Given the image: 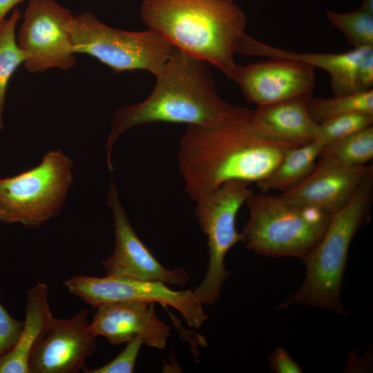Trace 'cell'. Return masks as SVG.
Listing matches in <instances>:
<instances>
[{
    "mask_svg": "<svg viewBox=\"0 0 373 373\" xmlns=\"http://www.w3.org/2000/svg\"><path fill=\"white\" fill-rule=\"evenodd\" d=\"M298 146L263 133L252 110L235 106L215 122L188 126L178 154L184 190L197 201L230 180L257 182Z\"/></svg>",
    "mask_w": 373,
    "mask_h": 373,
    "instance_id": "1",
    "label": "cell"
},
{
    "mask_svg": "<svg viewBox=\"0 0 373 373\" xmlns=\"http://www.w3.org/2000/svg\"><path fill=\"white\" fill-rule=\"evenodd\" d=\"M155 77L154 88L146 99L124 106L113 115L105 146L111 171L113 145L128 129L160 122L206 124L220 119L235 106L218 95L209 64L176 48Z\"/></svg>",
    "mask_w": 373,
    "mask_h": 373,
    "instance_id": "2",
    "label": "cell"
},
{
    "mask_svg": "<svg viewBox=\"0 0 373 373\" xmlns=\"http://www.w3.org/2000/svg\"><path fill=\"white\" fill-rule=\"evenodd\" d=\"M142 21L175 48L211 64L229 77L247 19L234 2L143 0Z\"/></svg>",
    "mask_w": 373,
    "mask_h": 373,
    "instance_id": "3",
    "label": "cell"
},
{
    "mask_svg": "<svg viewBox=\"0 0 373 373\" xmlns=\"http://www.w3.org/2000/svg\"><path fill=\"white\" fill-rule=\"evenodd\" d=\"M372 195L373 169L350 200L331 213L321 240L302 260L305 265L303 284L277 309L302 304L347 315L340 296L343 278L352 240L359 228L369 220Z\"/></svg>",
    "mask_w": 373,
    "mask_h": 373,
    "instance_id": "4",
    "label": "cell"
},
{
    "mask_svg": "<svg viewBox=\"0 0 373 373\" xmlns=\"http://www.w3.org/2000/svg\"><path fill=\"white\" fill-rule=\"evenodd\" d=\"M249 218L240 233L248 249L269 257L303 260L318 243L329 213L291 205L280 197L262 193L246 201Z\"/></svg>",
    "mask_w": 373,
    "mask_h": 373,
    "instance_id": "5",
    "label": "cell"
},
{
    "mask_svg": "<svg viewBox=\"0 0 373 373\" xmlns=\"http://www.w3.org/2000/svg\"><path fill=\"white\" fill-rule=\"evenodd\" d=\"M70 32L75 53L89 55L115 73L142 70L156 76L175 50L150 29L114 28L88 11L73 17Z\"/></svg>",
    "mask_w": 373,
    "mask_h": 373,
    "instance_id": "6",
    "label": "cell"
},
{
    "mask_svg": "<svg viewBox=\"0 0 373 373\" xmlns=\"http://www.w3.org/2000/svg\"><path fill=\"white\" fill-rule=\"evenodd\" d=\"M72 168L71 159L53 150L37 166L0 179V221L35 228L57 215L73 181Z\"/></svg>",
    "mask_w": 373,
    "mask_h": 373,
    "instance_id": "7",
    "label": "cell"
},
{
    "mask_svg": "<svg viewBox=\"0 0 373 373\" xmlns=\"http://www.w3.org/2000/svg\"><path fill=\"white\" fill-rule=\"evenodd\" d=\"M254 194L249 182L230 180L198 200L195 213L207 237L209 261L201 284L193 290L202 304L213 305L219 298L224 281L230 276L224 264L229 249L241 241L236 227L241 206Z\"/></svg>",
    "mask_w": 373,
    "mask_h": 373,
    "instance_id": "8",
    "label": "cell"
},
{
    "mask_svg": "<svg viewBox=\"0 0 373 373\" xmlns=\"http://www.w3.org/2000/svg\"><path fill=\"white\" fill-rule=\"evenodd\" d=\"M73 17L55 0H29L17 41L28 55L24 66L28 72L66 70L76 64L70 32Z\"/></svg>",
    "mask_w": 373,
    "mask_h": 373,
    "instance_id": "9",
    "label": "cell"
},
{
    "mask_svg": "<svg viewBox=\"0 0 373 373\" xmlns=\"http://www.w3.org/2000/svg\"><path fill=\"white\" fill-rule=\"evenodd\" d=\"M68 290L97 307L113 302L158 303L178 310L189 327L198 328L209 318L193 290L176 291L165 283L106 276H76L64 282Z\"/></svg>",
    "mask_w": 373,
    "mask_h": 373,
    "instance_id": "10",
    "label": "cell"
},
{
    "mask_svg": "<svg viewBox=\"0 0 373 373\" xmlns=\"http://www.w3.org/2000/svg\"><path fill=\"white\" fill-rule=\"evenodd\" d=\"M106 202L112 212L115 236L113 254L102 262L106 275L185 285L189 279L188 273L181 268L164 267L137 236L113 181Z\"/></svg>",
    "mask_w": 373,
    "mask_h": 373,
    "instance_id": "11",
    "label": "cell"
},
{
    "mask_svg": "<svg viewBox=\"0 0 373 373\" xmlns=\"http://www.w3.org/2000/svg\"><path fill=\"white\" fill-rule=\"evenodd\" d=\"M82 309L69 319L52 317L46 332L32 346L29 373H76L97 347V336Z\"/></svg>",
    "mask_w": 373,
    "mask_h": 373,
    "instance_id": "12",
    "label": "cell"
},
{
    "mask_svg": "<svg viewBox=\"0 0 373 373\" xmlns=\"http://www.w3.org/2000/svg\"><path fill=\"white\" fill-rule=\"evenodd\" d=\"M228 78L258 106L312 95L315 86L314 67L281 59L236 64Z\"/></svg>",
    "mask_w": 373,
    "mask_h": 373,
    "instance_id": "13",
    "label": "cell"
},
{
    "mask_svg": "<svg viewBox=\"0 0 373 373\" xmlns=\"http://www.w3.org/2000/svg\"><path fill=\"white\" fill-rule=\"evenodd\" d=\"M371 166H350L318 157L309 173L280 197L287 203L332 213L355 193Z\"/></svg>",
    "mask_w": 373,
    "mask_h": 373,
    "instance_id": "14",
    "label": "cell"
},
{
    "mask_svg": "<svg viewBox=\"0 0 373 373\" xmlns=\"http://www.w3.org/2000/svg\"><path fill=\"white\" fill-rule=\"evenodd\" d=\"M95 308L90 327L96 336H102L113 345L139 337L151 347L166 348L171 327L157 318L155 303L113 302Z\"/></svg>",
    "mask_w": 373,
    "mask_h": 373,
    "instance_id": "15",
    "label": "cell"
},
{
    "mask_svg": "<svg viewBox=\"0 0 373 373\" xmlns=\"http://www.w3.org/2000/svg\"><path fill=\"white\" fill-rule=\"evenodd\" d=\"M236 53L300 61L326 70L330 76L334 96L361 92L359 72L365 59L373 55V47L354 48L341 53L296 52L269 46L245 33Z\"/></svg>",
    "mask_w": 373,
    "mask_h": 373,
    "instance_id": "16",
    "label": "cell"
},
{
    "mask_svg": "<svg viewBox=\"0 0 373 373\" xmlns=\"http://www.w3.org/2000/svg\"><path fill=\"white\" fill-rule=\"evenodd\" d=\"M309 96L258 106L252 111V120L260 131L274 137L297 145L312 142L316 140L318 124L307 110Z\"/></svg>",
    "mask_w": 373,
    "mask_h": 373,
    "instance_id": "17",
    "label": "cell"
},
{
    "mask_svg": "<svg viewBox=\"0 0 373 373\" xmlns=\"http://www.w3.org/2000/svg\"><path fill=\"white\" fill-rule=\"evenodd\" d=\"M48 287L39 282L27 294L26 315L19 340L0 358V373H29L28 362L31 349L46 331L53 317L48 303Z\"/></svg>",
    "mask_w": 373,
    "mask_h": 373,
    "instance_id": "18",
    "label": "cell"
},
{
    "mask_svg": "<svg viewBox=\"0 0 373 373\" xmlns=\"http://www.w3.org/2000/svg\"><path fill=\"white\" fill-rule=\"evenodd\" d=\"M323 146L316 140L291 149L267 177L256 182L258 187L262 193L289 191L309 173Z\"/></svg>",
    "mask_w": 373,
    "mask_h": 373,
    "instance_id": "19",
    "label": "cell"
},
{
    "mask_svg": "<svg viewBox=\"0 0 373 373\" xmlns=\"http://www.w3.org/2000/svg\"><path fill=\"white\" fill-rule=\"evenodd\" d=\"M21 15V11L15 8L8 19L0 20V130L4 128L3 113L9 80L16 69L28 59L15 38V28Z\"/></svg>",
    "mask_w": 373,
    "mask_h": 373,
    "instance_id": "20",
    "label": "cell"
},
{
    "mask_svg": "<svg viewBox=\"0 0 373 373\" xmlns=\"http://www.w3.org/2000/svg\"><path fill=\"white\" fill-rule=\"evenodd\" d=\"M307 107L310 116L317 124L350 113L373 114V90L332 98L314 97L311 95L307 99Z\"/></svg>",
    "mask_w": 373,
    "mask_h": 373,
    "instance_id": "21",
    "label": "cell"
},
{
    "mask_svg": "<svg viewBox=\"0 0 373 373\" xmlns=\"http://www.w3.org/2000/svg\"><path fill=\"white\" fill-rule=\"evenodd\" d=\"M319 157L350 166L365 165L373 157V125L324 146Z\"/></svg>",
    "mask_w": 373,
    "mask_h": 373,
    "instance_id": "22",
    "label": "cell"
},
{
    "mask_svg": "<svg viewBox=\"0 0 373 373\" xmlns=\"http://www.w3.org/2000/svg\"><path fill=\"white\" fill-rule=\"evenodd\" d=\"M325 16L354 48L373 47V15L358 7L347 12L328 10Z\"/></svg>",
    "mask_w": 373,
    "mask_h": 373,
    "instance_id": "23",
    "label": "cell"
},
{
    "mask_svg": "<svg viewBox=\"0 0 373 373\" xmlns=\"http://www.w3.org/2000/svg\"><path fill=\"white\" fill-rule=\"evenodd\" d=\"M373 124V114L354 113L318 124L316 140L324 146L352 135Z\"/></svg>",
    "mask_w": 373,
    "mask_h": 373,
    "instance_id": "24",
    "label": "cell"
},
{
    "mask_svg": "<svg viewBox=\"0 0 373 373\" xmlns=\"http://www.w3.org/2000/svg\"><path fill=\"white\" fill-rule=\"evenodd\" d=\"M144 344L141 338H135L126 343V347L108 363L95 368H83L85 373H132L137 355Z\"/></svg>",
    "mask_w": 373,
    "mask_h": 373,
    "instance_id": "25",
    "label": "cell"
},
{
    "mask_svg": "<svg viewBox=\"0 0 373 373\" xmlns=\"http://www.w3.org/2000/svg\"><path fill=\"white\" fill-rule=\"evenodd\" d=\"M23 321L12 318L0 303V358L17 343Z\"/></svg>",
    "mask_w": 373,
    "mask_h": 373,
    "instance_id": "26",
    "label": "cell"
},
{
    "mask_svg": "<svg viewBox=\"0 0 373 373\" xmlns=\"http://www.w3.org/2000/svg\"><path fill=\"white\" fill-rule=\"evenodd\" d=\"M270 369L276 373H301L300 365L282 347H277L269 356Z\"/></svg>",
    "mask_w": 373,
    "mask_h": 373,
    "instance_id": "27",
    "label": "cell"
},
{
    "mask_svg": "<svg viewBox=\"0 0 373 373\" xmlns=\"http://www.w3.org/2000/svg\"><path fill=\"white\" fill-rule=\"evenodd\" d=\"M23 0H0V20L5 18L6 15L16 5Z\"/></svg>",
    "mask_w": 373,
    "mask_h": 373,
    "instance_id": "28",
    "label": "cell"
},
{
    "mask_svg": "<svg viewBox=\"0 0 373 373\" xmlns=\"http://www.w3.org/2000/svg\"><path fill=\"white\" fill-rule=\"evenodd\" d=\"M363 10L373 15V0H362L359 6Z\"/></svg>",
    "mask_w": 373,
    "mask_h": 373,
    "instance_id": "29",
    "label": "cell"
},
{
    "mask_svg": "<svg viewBox=\"0 0 373 373\" xmlns=\"http://www.w3.org/2000/svg\"><path fill=\"white\" fill-rule=\"evenodd\" d=\"M224 1L234 2L236 0H221Z\"/></svg>",
    "mask_w": 373,
    "mask_h": 373,
    "instance_id": "30",
    "label": "cell"
},
{
    "mask_svg": "<svg viewBox=\"0 0 373 373\" xmlns=\"http://www.w3.org/2000/svg\"><path fill=\"white\" fill-rule=\"evenodd\" d=\"M348 1V0H347Z\"/></svg>",
    "mask_w": 373,
    "mask_h": 373,
    "instance_id": "31",
    "label": "cell"
}]
</instances>
